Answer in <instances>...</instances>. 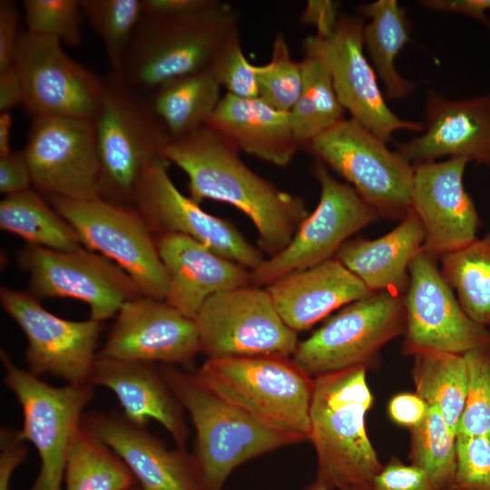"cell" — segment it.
<instances>
[{
	"label": "cell",
	"instance_id": "6da1fadb",
	"mask_svg": "<svg viewBox=\"0 0 490 490\" xmlns=\"http://www.w3.org/2000/svg\"><path fill=\"white\" fill-rule=\"evenodd\" d=\"M239 152L230 139L205 124L171 139L162 155L187 175L189 197L195 202H226L247 215L260 249L271 257L289 243L309 213L300 197L254 172Z\"/></svg>",
	"mask_w": 490,
	"mask_h": 490
},
{
	"label": "cell",
	"instance_id": "7a4b0ae2",
	"mask_svg": "<svg viewBox=\"0 0 490 490\" xmlns=\"http://www.w3.org/2000/svg\"><path fill=\"white\" fill-rule=\"evenodd\" d=\"M367 369L355 367L314 377L309 411L314 481L330 490H369L383 466L366 430L374 401Z\"/></svg>",
	"mask_w": 490,
	"mask_h": 490
},
{
	"label": "cell",
	"instance_id": "3957f363",
	"mask_svg": "<svg viewBox=\"0 0 490 490\" xmlns=\"http://www.w3.org/2000/svg\"><path fill=\"white\" fill-rule=\"evenodd\" d=\"M237 32V11L221 1L209 0L200 9L177 16L143 15L114 78L150 96L170 82L208 69Z\"/></svg>",
	"mask_w": 490,
	"mask_h": 490
},
{
	"label": "cell",
	"instance_id": "277c9868",
	"mask_svg": "<svg viewBox=\"0 0 490 490\" xmlns=\"http://www.w3.org/2000/svg\"><path fill=\"white\" fill-rule=\"evenodd\" d=\"M159 368L194 426L191 455L200 490H222L229 475L243 463L304 442L260 424L211 390L194 374L171 365Z\"/></svg>",
	"mask_w": 490,
	"mask_h": 490
},
{
	"label": "cell",
	"instance_id": "5b68a950",
	"mask_svg": "<svg viewBox=\"0 0 490 490\" xmlns=\"http://www.w3.org/2000/svg\"><path fill=\"white\" fill-rule=\"evenodd\" d=\"M194 375L260 424L309 440L314 377L280 356L210 358Z\"/></svg>",
	"mask_w": 490,
	"mask_h": 490
},
{
	"label": "cell",
	"instance_id": "8992f818",
	"mask_svg": "<svg viewBox=\"0 0 490 490\" xmlns=\"http://www.w3.org/2000/svg\"><path fill=\"white\" fill-rule=\"evenodd\" d=\"M94 120L100 161V198L132 205L136 186L147 166L171 136L149 96L111 76Z\"/></svg>",
	"mask_w": 490,
	"mask_h": 490
},
{
	"label": "cell",
	"instance_id": "52a82bcc",
	"mask_svg": "<svg viewBox=\"0 0 490 490\" xmlns=\"http://www.w3.org/2000/svg\"><path fill=\"white\" fill-rule=\"evenodd\" d=\"M4 382L22 408L20 436L30 442L40 459L38 475L28 490H62L69 453L82 426L93 385L54 387L14 363L1 348Z\"/></svg>",
	"mask_w": 490,
	"mask_h": 490
},
{
	"label": "cell",
	"instance_id": "ba28073f",
	"mask_svg": "<svg viewBox=\"0 0 490 490\" xmlns=\"http://www.w3.org/2000/svg\"><path fill=\"white\" fill-rule=\"evenodd\" d=\"M74 228L84 248L122 268L143 296L165 299L168 278L156 237L134 206L95 198L45 197Z\"/></svg>",
	"mask_w": 490,
	"mask_h": 490
},
{
	"label": "cell",
	"instance_id": "9c48e42d",
	"mask_svg": "<svg viewBox=\"0 0 490 490\" xmlns=\"http://www.w3.org/2000/svg\"><path fill=\"white\" fill-rule=\"evenodd\" d=\"M404 295L378 291L349 303L309 338L292 355L312 377L376 364L380 350L405 331Z\"/></svg>",
	"mask_w": 490,
	"mask_h": 490
},
{
	"label": "cell",
	"instance_id": "30bf717a",
	"mask_svg": "<svg viewBox=\"0 0 490 490\" xmlns=\"http://www.w3.org/2000/svg\"><path fill=\"white\" fill-rule=\"evenodd\" d=\"M306 148L346 179L380 217L402 220L409 211L414 165L356 121L344 118Z\"/></svg>",
	"mask_w": 490,
	"mask_h": 490
},
{
	"label": "cell",
	"instance_id": "8fae6325",
	"mask_svg": "<svg viewBox=\"0 0 490 490\" xmlns=\"http://www.w3.org/2000/svg\"><path fill=\"white\" fill-rule=\"evenodd\" d=\"M201 353L210 358H289L297 332L281 318L265 287L248 285L210 297L194 318Z\"/></svg>",
	"mask_w": 490,
	"mask_h": 490
},
{
	"label": "cell",
	"instance_id": "7c38bea8",
	"mask_svg": "<svg viewBox=\"0 0 490 490\" xmlns=\"http://www.w3.org/2000/svg\"><path fill=\"white\" fill-rule=\"evenodd\" d=\"M14 65L23 88L21 105L32 119L98 116L107 82L70 57L58 39L23 31Z\"/></svg>",
	"mask_w": 490,
	"mask_h": 490
},
{
	"label": "cell",
	"instance_id": "4fadbf2b",
	"mask_svg": "<svg viewBox=\"0 0 490 490\" xmlns=\"http://www.w3.org/2000/svg\"><path fill=\"white\" fill-rule=\"evenodd\" d=\"M320 187L315 210L301 222L289 243L250 271V284L267 287L289 274L335 258L348 239L380 216L356 190L335 179L317 162L312 169Z\"/></svg>",
	"mask_w": 490,
	"mask_h": 490
},
{
	"label": "cell",
	"instance_id": "5bb4252c",
	"mask_svg": "<svg viewBox=\"0 0 490 490\" xmlns=\"http://www.w3.org/2000/svg\"><path fill=\"white\" fill-rule=\"evenodd\" d=\"M17 259L29 273L27 291L38 299L71 298L84 302L93 320L110 318L124 302L142 295L122 268L83 247L55 250L26 245Z\"/></svg>",
	"mask_w": 490,
	"mask_h": 490
},
{
	"label": "cell",
	"instance_id": "9a60e30c",
	"mask_svg": "<svg viewBox=\"0 0 490 490\" xmlns=\"http://www.w3.org/2000/svg\"><path fill=\"white\" fill-rule=\"evenodd\" d=\"M364 25L361 16L341 15L330 35L314 34L304 39V53L326 67L350 118L381 140L390 142L393 133L400 130L422 132V122L404 120L388 107L377 75L364 53Z\"/></svg>",
	"mask_w": 490,
	"mask_h": 490
},
{
	"label": "cell",
	"instance_id": "2e32d148",
	"mask_svg": "<svg viewBox=\"0 0 490 490\" xmlns=\"http://www.w3.org/2000/svg\"><path fill=\"white\" fill-rule=\"evenodd\" d=\"M0 301L26 338L28 371L37 377L48 374L66 384L90 383L103 322L60 318L27 290L3 287Z\"/></svg>",
	"mask_w": 490,
	"mask_h": 490
},
{
	"label": "cell",
	"instance_id": "e0dca14e",
	"mask_svg": "<svg viewBox=\"0 0 490 490\" xmlns=\"http://www.w3.org/2000/svg\"><path fill=\"white\" fill-rule=\"evenodd\" d=\"M404 306L407 356L426 350L463 355L490 348V331L466 314L436 260L423 248L409 266Z\"/></svg>",
	"mask_w": 490,
	"mask_h": 490
},
{
	"label": "cell",
	"instance_id": "ac0fdd59",
	"mask_svg": "<svg viewBox=\"0 0 490 490\" xmlns=\"http://www.w3.org/2000/svg\"><path fill=\"white\" fill-rule=\"evenodd\" d=\"M32 120L23 152L33 187L46 196L100 198L95 122L65 117Z\"/></svg>",
	"mask_w": 490,
	"mask_h": 490
},
{
	"label": "cell",
	"instance_id": "d6986e66",
	"mask_svg": "<svg viewBox=\"0 0 490 490\" xmlns=\"http://www.w3.org/2000/svg\"><path fill=\"white\" fill-rule=\"evenodd\" d=\"M169 163L163 156L155 158L140 178L132 200L155 237L183 234L250 271L260 267L265 260L260 250L230 221L206 212L181 193L169 175Z\"/></svg>",
	"mask_w": 490,
	"mask_h": 490
},
{
	"label": "cell",
	"instance_id": "ffe728a7",
	"mask_svg": "<svg viewBox=\"0 0 490 490\" xmlns=\"http://www.w3.org/2000/svg\"><path fill=\"white\" fill-rule=\"evenodd\" d=\"M198 353L194 318L164 299L141 295L122 304L97 358L187 367Z\"/></svg>",
	"mask_w": 490,
	"mask_h": 490
},
{
	"label": "cell",
	"instance_id": "44dd1931",
	"mask_svg": "<svg viewBox=\"0 0 490 490\" xmlns=\"http://www.w3.org/2000/svg\"><path fill=\"white\" fill-rule=\"evenodd\" d=\"M468 162L455 157L414 165L410 209L424 229L423 250L436 260L477 238L480 219L463 182Z\"/></svg>",
	"mask_w": 490,
	"mask_h": 490
},
{
	"label": "cell",
	"instance_id": "7402d4cb",
	"mask_svg": "<svg viewBox=\"0 0 490 490\" xmlns=\"http://www.w3.org/2000/svg\"><path fill=\"white\" fill-rule=\"evenodd\" d=\"M82 424L124 463L142 490H200L192 455L168 448L146 426L100 410L84 413Z\"/></svg>",
	"mask_w": 490,
	"mask_h": 490
},
{
	"label": "cell",
	"instance_id": "603a6c76",
	"mask_svg": "<svg viewBox=\"0 0 490 490\" xmlns=\"http://www.w3.org/2000/svg\"><path fill=\"white\" fill-rule=\"evenodd\" d=\"M423 124L396 151L413 165L449 156L490 166V95L452 100L429 91Z\"/></svg>",
	"mask_w": 490,
	"mask_h": 490
},
{
	"label": "cell",
	"instance_id": "cb8c5ba5",
	"mask_svg": "<svg viewBox=\"0 0 490 490\" xmlns=\"http://www.w3.org/2000/svg\"><path fill=\"white\" fill-rule=\"evenodd\" d=\"M156 244L168 278L164 300L191 318L212 295L250 284V270L193 238L167 233Z\"/></svg>",
	"mask_w": 490,
	"mask_h": 490
},
{
	"label": "cell",
	"instance_id": "d4e9b609",
	"mask_svg": "<svg viewBox=\"0 0 490 490\" xmlns=\"http://www.w3.org/2000/svg\"><path fill=\"white\" fill-rule=\"evenodd\" d=\"M90 384L110 389L131 422H159L176 447L185 449L189 436L183 407L153 363L96 358Z\"/></svg>",
	"mask_w": 490,
	"mask_h": 490
},
{
	"label": "cell",
	"instance_id": "484cf974",
	"mask_svg": "<svg viewBox=\"0 0 490 490\" xmlns=\"http://www.w3.org/2000/svg\"><path fill=\"white\" fill-rule=\"evenodd\" d=\"M265 288L283 321L297 333L373 293L336 258L284 276Z\"/></svg>",
	"mask_w": 490,
	"mask_h": 490
},
{
	"label": "cell",
	"instance_id": "4316f807",
	"mask_svg": "<svg viewBox=\"0 0 490 490\" xmlns=\"http://www.w3.org/2000/svg\"><path fill=\"white\" fill-rule=\"evenodd\" d=\"M243 151L276 166L288 165L300 149L289 113L259 97L225 93L206 123Z\"/></svg>",
	"mask_w": 490,
	"mask_h": 490
},
{
	"label": "cell",
	"instance_id": "83f0119b",
	"mask_svg": "<svg viewBox=\"0 0 490 490\" xmlns=\"http://www.w3.org/2000/svg\"><path fill=\"white\" fill-rule=\"evenodd\" d=\"M423 226L410 209L401 222L375 240L346 241L335 258L355 274L370 292L404 295L409 283V266L422 250Z\"/></svg>",
	"mask_w": 490,
	"mask_h": 490
},
{
	"label": "cell",
	"instance_id": "f1b7e54d",
	"mask_svg": "<svg viewBox=\"0 0 490 490\" xmlns=\"http://www.w3.org/2000/svg\"><path fill=\"white\" fill-rule=\"evenodd\" d=\"M358 12L368 17L363 30L372 66L384 84V94L391 100L407 98L415 83L405 79L397 70L395 62L409 41L411 24L405 9L396 0H378L362 4Z\"/></svg>",
	"mask_w": 490,
	"mask_h": 490
},
{
	"label": "cell",
	"instance_id": "f546056e",
	"mask_svg": "<svg viewBox=\"0 0 490 490\" xmlns=\"http://www.w3.org/2000/svg\"><path fill=\"white\" fill-rule=\"evenodd\" d=\"M220 88L208 68L168 83L149 98L171 139H177L208 122L222 98Z\"/></svg>",
	"mask_w": 490,
	"mask_h": 490
},
{
	"label": "cell",
	"instance_id": "4dcf8cb0",
	"mask_svg": "<svg viewBox=\"0 0 490 490\" xmlns=\"http://www.w3.org/2000/svg\"><path fill=\"white\" fill-rule=\"evenodd\" d=\"M0 228L24 239L27 245L55 250L83 247L74 228L34 190L1 200Z\"/></svg>",
	"mask_w": 490,
	"mask_h": 490
},
{
	"label": "cell",
	"instance_id": "1f68e13d",
	"mask_svg": "<svg viewBox=\"0 0 490 490\" xmlns=\"http://www.w3.org/2000/svg\"><path fill=\"white\" fill-rule=\"evenodd\" d=\"M413 357L412 377L416 393L440 411L456 436L467 394V371L463 355L420 351Z\"/></svg>",
	"mask_w": 490,
	"mask_h": 490
},
{
	"label": "cell",
	"instance_id": "d6a6232c",
	"mask_svg": "<svg viewBox=\"0 0 490 490\" xmlns=\"http://www.w3.org/2000/svg\"><path fill=\"white\" fill-rule=\"evenodd\" d=\"M441 260V274L466 314L490 327V230Z\"/></svg>",
	"mask_w": 490,
	"mask_h": 490
},
{
	"label": "cell",
	"instance_id": "836d02e7",
	"mask_svg": "<svg viewBox=\"0 0 490 490\" xmlns=\"http://www.w3.org/2000/svg\"><path fill=\"white\" fill-rule=\"evenodd\" d=\"M302 85L289 113L292 130L300 148L345 118L331 77L317 58L305 54L300 61Z\"/></svg>",
	"mask_w": 490,
	"mask_h": 490
},
{
	"label": "cell",
	"instance_id": "e575fe53",
	"mask_svg": "<svg viewBox=\"0 0 490 490\" xmlns=\"http://www.w3.org/2000/svg\"><path fill=\"white\" fill-rule=\"evenodd\" d=\"M137 482L124 463L82 424L64 474V490H127Z\"/></svg>",
	"mask_w": 490,
	"mask_h": 490
},
{
	"label": "cell",
	"instance_id": "d590c367",
	"mask_svg": "<svg viewBox=\"0 0 490 490\" xmlns=\"http://www.w3.org/2000/svg\"><path fill=\"white\" fill-rule=\"evenodd\" d=\"M410 464L424 471L440 490H453L456 471V436L436 407L410 428Z\"/></svg>",
	"mask_w": 490,
	"mask_h": 490
},
{
	"label": "cell",
	"instance_id": "8d00e7d4",
	"mask_svg": "<svg viewBox=\"0 0 490 490\" xmlns=\"http://www.w3.org/2000/svg\"><path fill=\"white\" fill-rule=\"evenodd\" d=\"M83 15L101 38L112 76L118 77L143 15L142 0H81Z\"/></svg>",
	"mask_w": 490,
	"mask_h": 490
},
{
	"label": "cell",
	"instance_id": "74e56055",
	"mask_svg": "<svg viewBox=\"0 0 490 490\" xmlns=\"http://www.w3.org/2000/svg\"><path fill=\"white\" fill-rule=\"evenodd\" d=\"M258 97L270 106L289 113L300 93L302 69L300 61L292 59L282 33L276 34L270 61L256 65Z\"/></svg>",
	"mask_w": 490,
	"mask_h": 490
},
{
	"label": "cell",
	"instance_id": "f35d334b",
	"mask_svg": "<svg viewBox=\"0 0 490 490\" xmlns=\"http://www.w3.org/2000/svg\"><path fill=\"white\" fill-rule=\"evenodd\" d=\"M467 394L456 436L490 437V348L463 354Z\"/></svg>",
	"mask_w": 490,
	"mask_h": 490
},
{
	"label": "cell",
	"instance_id": "ab89813d",
	"mask_svg": "<svg viewBox=\"0 0 490 490\" xmlns=\"http://www.w3.org/2000/svg\"><path fill=\"white\" fill-rule=\"evenodd\" d=\"M26 31L58 39L71 46L82 41L83 16L78 0H24L22 2Z\"/></svg>",
	"mask_w": 490,
	"mask_h": 490
},
{
	"label": "cell",
	"instance_id": "60d3db41",
	"mask_svg": "<svg viewBox=\"0 0 490 490\" xmlns=\"http://www.w3.org/2000/svg\"><path fill=\"white\" fill-rule=\"evenodd\" d=\"M209 70L227 93L241 98L258 97L256 65L245 56L239 32L220 48Z\"/></svg>",
	"mask_w": 490,
	"mask_h": 490
},
{
	"label": "cell",
	"instance_id": "b9f144b4",
	"mask_svg": "<svg viewBox=\"0 0 490 490\" xmlns=\"http://www.w3.org/2000/svg\"><path fill=\"white\" fill-rule=\"evenodd\" d=\"M453 490H490V437L456 436Z\"/></svg>",
	"mask_w": 490,
	"mask_h": 490
},
{
	"label": "cell",
	"instance_id": "7bdbcfd3",
	"mask_svg": "<svg viewBox=\"0 0 490 490\" xmlns=\"http://www.w3.org/2000/svg\"><path fill=\"white\" fill-rule=\"evenodd\" d=\"M369 490H440L421 469L392 457L374 477Z\"/></svg>",
	"mask_w": 490,
	"mask_h": 490
},
{
	"label": "cell",
	"instance_id": "ee69618b",
	"mask_svg": "<svg viewBox=\"0 0 490 490\" xmlns=\"http://www.w3.org/2000/svg\"><path fill=\"white\" fill-rule=\"evenodd\" d=\"M28 447L19 430L0 429V490H11V480L16 467L26 458Z\"/></svg>",
	"mask_w": 490,
	"mask_h": 490
},
{
	"label": "cell",
	"instance_id": "f6af8a7d",
	"mask_svg": "<svg viewBox=\"0 0 490 490\" xmlns=\"http://www.w3.org/2000/svg\"><path fill=\"white\" fill-rule=\"evenodd\" d=\"M20 11L15 1H0V71L14 64L23 31L19 30Z\"/></svg>",
	"mask_w": 490,
	"mask_h": 490
},
{
	"label": "cell",
	"instance_id": "bcb514c9",
	"mask_svg": "<svg viewBox=\"0 0 490 490\" xmlns=\"http://www.w3.org/2000/svg\"><path fill=\"white\" fill-rule=\"evenodd\" d=\"M32 186L30 168L23 151L0 157V192L5 197L32 190Z\"/></svg>",
	"mask_w": 490,
	"mask_h": 490
},
{
	"label": "cell",
	"instance_id": "7dc6e473",
	"mask_svg": "<svg viewBox=\"0 0 490 490\" xmlns=\"http://www.w3.org/2000/svg\"><path fill=\"white\" fill-rule=\"evenodd\" d=\"M339 4L330 0H309L300 15L301 23L316 29V35L326 37L336 29L341 15Z\"/></svg>",
	"mask_w": 490,
	"mask_h": 490
},
{
	"label": "cell",
	"instance_id": "c3c4849f",
	"mask_svg": "<svg viewBox=\"0 0 490 490\" xmlns=\"http://www.w3.org/2000/svg\"><path fill=\"white\" fill-rule=\"evenodd\" d=\"M428 407L416 393H399L390 399L387 412L393 422L410 429L423 420Z\"/></svg>",
	"mask_w": 490,
	"mask_h": 490
},
{
	"label": "cell",
	"instance_id": "681fc988",
	"mask_svg": "<svg viewBox=\"0 0 490 490\" xmlns=\"http://www.w3.org/2000/svg\"><path fill=\"white\" fill-rule=\"evenodd\" d=\"M419 4L435 11L464 15L490 26L485 15L490 10V0H424Z\"/></svg>",
	"mask_w": 490,
	"mask_h": 490
},
{
	"label": "cell",
	"instance_id": "f907efd6",
	"mask_svg": "<svg viewBox=\"0 0 490 490\" xmlns=\"http://www.w3.org/2000/svg\"><path fill=\"white\" fill-rule=\"evenodd\" d=\"M209 0H142V13L152 16H177L204 6Z\"/></svg>",
	"mask_w": 490,
	"mask_h": 490
},
{
	"label": "cell",
	"instance_id": "816d5d0a",
	"mask_svg": "<svg viewBox=\"0 0 490 490\" xmlns=\"http://www.w3.org/2000/svg\"><path fill=\"white\" fill-rule=\"evenodd\" d=\"M23 88L19 74L13 64L0 71V112H10L22 103Z\"/></svg>",
	"mask_w": 490,
	"mask_h": 490
},
{
	"label": "cell",
	"instance_id": "f5cc1de1",
	"mask_svg": "<svg viewBox=\"0 0 490 490\" xmlns=\"http://www.w3.org/2000/svg\"><path fill=\"white\" fill-rule=\"evenodd\" d=\"M13 122V115L10 112H0V157L12 152Z\"/></svg>",
	"mask_w": 490,
	"mask_h": 490
},
{
	"label": "cell",
	"instance_id": "db71d44e",
	"mask_svg": "<svg viewBox=\"0 0 490 490\" xmlns=\"http://www.w3.org/2000/svg\"><path fill=\"white\" fill-rule=\"evenodd\" d=\"M302 490H330V489L321 485L316 481H313L312 483L305 486ZM344 490H359V489H344Z\"/></svg>",
	"mask_w": 490,
	"mask_h": 490
},
{
	"label": "cell",
	"instance_id": "11a10c76",
	"mask_svg": "<svg viewBox=\"0 0 490 490\" xmlns=\"http://www.w3.org/2000/svg\"><path fill=\"white\" fill-rule=\"evenodd\" d=\"M127 490H142L141 487L138 485V484H134L132 486L128 488Z\"/></svg>",
	"mask_w": 490,
	"mask_h": 490
}]
</instances>
